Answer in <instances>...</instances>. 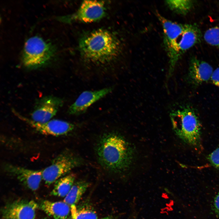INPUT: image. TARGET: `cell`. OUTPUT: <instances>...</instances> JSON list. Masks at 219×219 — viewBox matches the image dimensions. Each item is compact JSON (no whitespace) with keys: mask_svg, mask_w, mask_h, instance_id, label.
I'll return each mask as SVG.
<instances>
[{"mask_svg":"<svg viewBox=\"0 0 219 219\" xmlns=\"http://www.w3.org/2000/svg\"><path fill=\"white\" fill-rule=\"evenodd\" d=\"M78 51L80 60L87 67L105 69L117 61L122 50L117 34L109 29L100 28L79 39Z\"/></svg>","mask_w":219,"mask_h":219,"instance_id":"6da1fadb","label":"cell"},{"mask_svg":"<svg viewBox=\"0 0 219 219\" xmlns=\"http://www.w3.org/2000/svg\"><path fill=\"white\" fill-rule=\"evenodd\" d=\"M98 160L105 169L113 173H122L130 167L134 158L132 147L119 134L109 132L99 140L96 148Z\"/></svg>","mask_w":219,"mask_h":219,"instance_id":"7a4b0ae2","label":"cell"},{"mask_svg":"<svg viewBox=\"0 0 219 219\" xmlns=\"http://www.w3.org/2000/svg\"><path fill=\"white\" fill-rule=\"evenodd\" d=\"M202 34L196 24H185L182 30L170 33L163 39L169 59V69L174 70L181 55L187 50L199 43Z\"/></svg>","mask_w":219,"mask_h":219,"instance_id":"3957f363","label":"cell"},{"mask_svg":"<svg viewBox=\"0 0 219 219\" xmlns=\"http://www.w3.org/2000/svg\"><path fill=\"white\" fill-rule=\"evenodd\" d=\"M173 129L185 142L194 147L200 145L201 126L194 110L188 106L172 110L170 113Z\"/></svg>","mask_w":219,"mask_h":219,"instance_id":"277c9868","label":"cell"},{"mask_svg":"<svg viewBox=\"0 0 219 219\" xmlns=\"http://www.w3.org/2000/svg\"><path fill=\"white\" fill-rule=\"evenodd\" d=\"M55 51L51 44L38 36H32L25 43L22 57L23 63L29 68L41 67L51 60Z\"/></svg>","mask_w":219,"mask_h":219,"instance_id":"5b68a950","label":"cell"},{"mask_svg":"<svg viewBox=\"0 0 219 219\" xmlns=\"http://www.w3.org/2000/svg\"><path fill=\"white\" fill-rule=\"evenodd\" d=\"M82 163L77 156L68 151L64 152L55 158L50 165L42 170V179L49 186Z\"/></svg>","mask_w":219,"mask_h":219,"instance_id":"8992f818","label":"cell"},{"mask_svg":"<svg viewBox=\"0 0 219 219\" xmlns=\"http://www.w3.org/2000/svg\"><path fill=\"white\" fill-rule=\"evenodd\" d=\"M106 13L104 1H85L75 12L63 17V21L67 23L96 22L105 16Z\"/></svg>","mask_w":219,"mask_h":219,"instance_id":"52a82bcc","label":"cell"},{"mask_svg":"<svg viewBox=\"0 0 219 219\" xmlns=\"http://www.w3.org/2000/svg\"><path fill=\"white\" fill-rule=\"evenodd\" d=\"M14 114L23 121L29 125L41 134L54 136H59L67 134L75 128L73 124L59 120H51L44 123H40L33 121L22 116L15 110Z\"/></svg>","mask_w":219,"mask_h":219,"instance_id":"ba28073f","label":"cell"},{"mask_svg":"<svg viewBox=\"0 0 219 219\" xmlns=\"http://www.w3.org/2000/svg\"><path fill=\"white\" fill-rule=\"evenodd\" d=\"M63 104V101L60 98L52 96L43 97L36 104L31 115V120L40 123L48 122L56 114Z\"/></svg>","mask_w":219,"mask_h":219,"instance_id":"9c48e42d","label":"cell"},{"mask_svg":"<svg viewBox=\"0 0 219 219\" xmlns=\"http://www.w3.org/2000/svg\"><path fill=\"white\" fill-rule=\"evenodd\" d=\"M113 87H109L94 91L82 92L69 107L70 114L78 115L84 113L92 105L111 93Z\"/></svg>","mask_w":219,"mask_h":219,"instance_id":"30bf717a","label":"cell"},{"mask_svg":"<svg viewBox=\"0 0 219 219\" xmlns=\"http://www.w3.org/2000/svg\"><path fill=\"white\" fill-rule=\"evenodd\" d=\"M4 169L6 173L16 177L32 191L38 189L42 179V170H33L8 164L4 165Z\"/></svg>","mask_w":219,"mask_h":219,"instance_id":"8fae6325","label":"cell"},{"mask_svg":"<svg viewBox=\"0 0 219 219\" xmlns=\"http://www.w3.org/2000/svg\"><path fill=\"white\" fill-rule=\"evenodd\" d=\"M209 64L195 57L190 61L187 80L188 82L194 86H197L210 79L213 71Z\"/></svg>","mask_w":219,"mask_h":219,"instance_id":"7c38bea8","label":"cell"},{"mask_svg":"<svg viewBox=\"0 0 219 219\" xmlns=\"http://www.w3.org/2000/svg\"><path fill=\"white\" fill-rule=\"evenodd\" d=\"M38 207L34 200H19L10 204L5 214L6 218L13 219H35Z\"/></svg>","mask_w":219,"mask_h":219,"instance_id":"4fadbf2b","label":"cell"},{"mask_svg":"<svg viewBox=\"0 0 219 219\" xmlns=\"http://www.w3.org/2000/svg\"><path fill=\"white\" fill-rule=\"evenodd\" d=\"M70 206L63 201L52 202L45 200L40 207L48 216L54 219H70Z\"/></svg>","mask_w":219,"mask_h":219,"instance_id":"5bb4252c","label":"cell"},{"mask_svg":"<svg viewBox=\"0 0 219 219\" xmlns=\"http://www.w3.org/2000/svg\"><path fill=\"white\" fill-rule=\"evenodd\" d=\"M75 178L73 173L65 176L57 180L50 195L60 197H65L73 185Z\"/></svg>","mask_w":219,"mask_h":219,"instance_id":"9a60e30c","label":"cell"},{"mask_svg":"<svg viewBox=\"0 0 219 219\" xmlns=\"http://www.w3.org/2000/svg\"><path fill=\"white\" fill-rule=\"evenodd\" d=\"M88 182L83 180L74 183L70 191L64 197V201L70 206L76 205L89 186Z\"/></svg>","mask_w":219,"mask_h":219,"instance_id":"2e32d148","label":"cell"},{"mask_svg":"<svg viewBox=\"0 0 219 219\" xmlns=\"http://www.w3.org/2000/svg\"><path fill=\"white\" fill-rule=\"evenodd\" d=\"M170 10L180 15L187 14L192 8L193 1L189 0H169L165 1Z\"/></svg>","mask_w":219,"mask_h":219,"instance_id":"e0dca14e","label":"cell"},{"mask_svg":"<svg viewBox=\"0 0 219 219\" xmlns=\"http://www.w3.org/2000/svg\"><path fill=\"white\" fill-rule=\"evenodd\" d=\"M71 219H98L96 213L88 208H78L76 205L70 206Z\"/></svg>","mask_w":219,"mask_h":219,"instance_id":"ac0fdd59","label":"cell"},{"mask_svg":"<svg viewBox=\"0 0 219 219\" xmlns=\"http://www.w3.org/2000/svg\"><path fill=\"white\" fill-rule=\"evenodd\" d=\"M203 37L208 43L219 49V26L207 30L204 34Z\"/></svg>","mask_w":219,"mask_h":219,"instance_id":"d6986e66","label":"cell"},{"mask_svg":"<svg viewBox=\"0 0 219 219\" xmlns=\"http://www.w3.org/2000/svg\"><path fill=\"white\" fill-rule=\"evenodd\" d=\"M208 159L212 165L219 170V147L209 155Z\"/></svg>","mask_w":219,"mask_h":219,"instance_id":"ffe728a7","label":"cell"},{"mask_svg":"<svg viewBox=\"0 0 219 219\" xmlns=\"http://www.w3.org/2000/svg\"><path fill=\"white\" fill-rule=\"evenodd\" d=\"M210 80L214 84L219 88V68L213 71Z\"/></svg>","mask_w":219,"mask_h":219,"instance_id":"44dd1931","label":"cell"},{"mask_svg":"<svg viewBox=\"0 0 219 219\" xmlns=\"http://www.w3.org/2000/svg\"><path fill=\"white\" fill-rule=\"evenodd\" d=\"M213 207L215 214L217 216L219 217V192L214 198Z\"/></svg>","mask_w":219,"mask_h":219,"instance_id":"7402d4cb","label":"cell"},{"mask_svg":"<svg viewBox=\"0 0 219 219\" xmlns=\"http://www.w3.org/2000/svg\"><path fill=\"white\" fill-rule=\"evenodd\" d=\"M99 219H117L116 217L112 216H109L105 217H103Z\"/></svg>","mask_w":219,"mask_h":219,"instance_id":"603a6c76","label":"cell"},{"mask_svg":"<svg viewBox=\"0 0 219 219\" xmlns=\"http://www.w3.org/2000/svg\"><path fill=\"white\" fill-rule=\"evenodd\" d=\"M6 219H13L12 218H6Z\"/></svg>","mask_w":219,"mask_h":219,"instance_id":"cb8c5ba5","label":"cell"},{"mask_svg":"<svg viewBox=\"0 0 219 219\" xmlns=\"http://www.w3.org/2000/svg\"><path fill=\"white\" fill-rule=\"evenodd\" d=\"M134 219H135V218H134Z\"/></svg>","mask_w":219,"mask_h":219,"instance_id":"d4e9b609","label":"cell"}]
</instances>
